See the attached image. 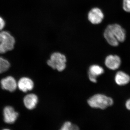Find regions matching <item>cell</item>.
Returning a JSON list of instances; mask_svg holds the SVG:
<instances>
[{
	"instance_id": "cell-3",
	"label": "cell",
	"mask_w": 130,
	"mask_h": 130,
	"mask_svg": "<svg viewBox=\"0 0 130 130\" xmlns=\"http://www.w3.org/2000/svg\"><path fill=\"white\" fill-rule=\"evenodd\" d=\"M66 58L64 55L59 53H55L51 55L47 64L53 69L61 72L66 68Z\"/></svg>"
},
{
	"instance_id": "cell-15",
	"label": "cell",
	"mask_w": 130,
	"mask_h": 130,
	"mask_svg": "<svg viewBox=\"0 0 130 130\" xmlns=\"http://www.w3.org/2000/svg\"><path fill=\"white\" fill-rule=\"evenodd\" d=\"M123 8L125 11L130 13V0H123Z\"/></svg>"
},
{
	"instance_id": "cell-1",
	"label": "cell",
	"mask_w": 130,
	"mask_h": 130,
	"mask_svg": "<svg viewBox=\"0 0 130 130\" xmlns=\"http://www.w3.org/2000/svg\"><path fill=\"white\" fill-rule=\"evenodd\" d=\"M104 38L108 44L114 47L118 46L126 39V31L119 24H113L108 25L104 31Z\"/></svg>"
},
{
	"instance_id": "cell-8",
	"label": "cell",
	"mask_w": 130,
	"mask_h": 130,
	"mask_svg": "<svg viewBox=\"0 0 130 130\" xmlns=\"http://www.w3.org/2000/svg\"><path fill=\"white\" fill-rule=\"evenodd\" d=\"M1 84L3 89L10 92L14 91L18 86L16 80L14 78L10 76L3 78L1 81Z\"/></svg>"
},
{
	"instance_id": "cell-5",
	"label": "cell",
	"mask_w": 130,
	"mask_h": 130,
	"mask_svg": "<svg viewBox=\"0 0 130 130\" xmlns=\"http://www.w3.org/2000/svg\"><path fill=\"white\" fill-rule=\"evenodd\" d=\"M104 18V14L101 9L99 8H92L88 14L89 21L93 24H101Z\"/></svg>"
},
{
	"instance_id": "cell-18",
	"label": "cell",
	"mask_w": 130,
	"mask_h": 130,
	"mask_svg": "<svg viewBox=\"0 0 130 130\" xmlns=\"http://www.w3.org/2000/svg\"><path fill=\"white\" fill-rule=\"evenodd\" d=\"M125 106L127 109L130 111V98L126 102Z\"/></svg>"
},
{
	"instance_id": "cell-16",
	"label": "cell",
	"mask_w": 130,
	"mask_h": 130,
	"mask_svg": "<svg viewBox=\"0 0 130 130\" xmlns=\"http://www.w3.org/2000/svg\"><path fill=\"white\" fill-rule=\"evenodd\" d=\"M5 25V22L3 19L0 17V31L2 30Z\"/></svg>"
},
{
	"instance_id": "cell-2",
	"label": "cell",
	"mask_w": 130,
	"mask_h": 130,
	"mask_svg": "<svg viewBox=\"0 0 130 130\" xmlns=\"http://www.w3.org/2000/svg\"><path fill=\"white\" fill-rule=\"evenodd\" d=\"M88 104L93 108L105 109L113 104V100L111 98L102 94H96L90 98Z\"/></svg>"
},
{
	"instance_id": "cell-19",
	"label": "cell",
	"mask_w": 130,
	"mask_h": 130,
	"mask_svg": "<svg viewBox=\"0 0 130 130\" xmlns=\"http://www.w3.org/2000/svg\"><path fill=\"white\" fill-rule=\"evenodd\" d=\"M2 130H11L9 129H3Z\"/></svg>"
},
{
	"instance_id": "cell-17",
	"label": "cell",
	"mask_w": 130,
	"mask_h": 130,
	"mask_svg": "<svg viewBox=\"0 0 130 130\" xmlns=\"http://www.w3.org/2000/svg\"><path fill=\"white\" fill-rule=\"evenodd\" d=\"M89 78L90 80L93 83H96L97 82V78L90 75H89Z\"/></svg>"
},
{
	"instance_id": "cell-6",
	"label": "cell",
	"mask_w": 130,
	"mask_h": 130,
	"mask_svg": "<svg viewBox=\"0 0 130 130\" xmlns=\"http://www.w3.org/2000/svg\"><path fill=\"white\" fill-rule=\"evenodd\" d=\"M3 118L5 123L8 124L14 123L17 120L19 113L13 107L7 106L3 109Z\"/></svg>"
},
{
	"instance_id": "cell-12",
	"label": "cell",
	"mask_w": 130,
	"mask_h": 130,
	"mask_svg": "<svg viewBox=\"0 0 130 130\" xmlns=\"http://www.w3.org/2000/svg\"><path fill=\"white\" fill-rule=\"evenodd\" d=\"M104 69L101 67L97 65H93L89 68V75L97 78L98 76L104 73Z\"/></svg>"
},
{
	"instance_id": "cell-14",
	"label": "cell",
	"mask_w": 130,
	"mask_h": 130,
	"mask_svg": "<svg viewBox=\"0 0 130 130\" xmlns=\"http://www.w3.org/2000/svg\"><path fill=\"white\" fill-rule=\"evenodd\" d=\"M10 66V63L7 60L0 57V73L6 71Z\"/></svg>"
},
{
	"instance_id": "cell-10",
	"label": "cell",
	"mask_w": 130,
	"mask_h": 130,
	"mask_svg": "<svg viewBox=\"0 0 130 130\" xmlns=\"http://www.w3.org/2000/svg\"><path fill=\"white\" fill-rule=\"evenodd\" d=\"M38 102V98L34 94H29L25 96L24 103L27 109L32 110L35 108Z\"/></svg>"
},
{
	"instance_id": "cell-11",
	"label": "cell",
	"mask_w": 130,
	"mask_h": 130,
	"mask_svg": "<svg viewBox=\"0 0 130 130\" xmlns=\"http://www.w3.org/2000/svg\"><path fill=\"white\" fill-rule=\"evenodd\" d=\"M115 81L118 85H125L130 82V77L124 72L119 71L115 75Z\"/></svg>"
},
{
	"instance_id": "cell-4",
	"label": "cell",
	"mask_w": 130,
	"mask_h": 130,
	"mask_svg": "<svg viewBox=\"0 0 130 130\" xmlns=\"http://www.w3.org/2000/svg\"><path fill=\"white\" fill-rule=\"evenodd\" d=\"M15 41L14 38L9 32H0V54H4L14 48Z\"/></svg>"
},
{
	"instance_id": "cell-13",
	"label": "cell",
	"mask_w": 130,
	"mask_h": 130,
	"mask_svg": "<svg viewBox=\"0 0 130 130\" xmlns=\"http://www.w3.org/2000/svg\"><path fill=\"white\" fill-rule=\"evenodd\" d=\"M59 130H79V129L76 125L67 121L63 124Z\"/></svg>"
},
{
	"instance_id": "cell-9",
	"label": "cell",
	"mask_w": 130,
	"mask_h": 130,
	"mask_svg": "<svg viewBox=\"0 0 130 130\" xmlns=\"http://www.w3.org/2000/svg\"><path fill=\"white\" fill-rule=\"evenodd\" d=\"M18 86L20 90L24 92L32 90L34 88L33 81L30 78L26 77L21 78L19 80Z\"/></svg>"
},
{
	"instance_id": "cell-7",
	"label": "cell",
	"mask_w": 130,
	"mask_h": 130,
	"mask_svg": "<svg viewBox=\"0 0 130 130\" xmlns=\"http://www.w3.org/2000/svg\"><path fill=\"white\" fill-rule=\"evenodd\" d=\"M121 64V59L118 55H111L107 56L105 59V65L110 70H117L119 68Z\"/></svg>"
}]
</instances>
